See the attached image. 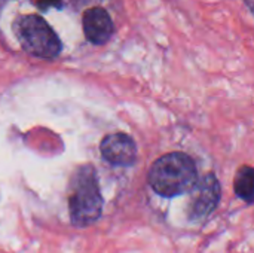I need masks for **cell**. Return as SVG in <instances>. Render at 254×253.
<instances>
[{
    "mask_svg": "<svg viewBox=\"0 0 254 253\" xmlns=\"http://www.w3.org/2000/svg\"><path fill=\"white\" fill-rule=\"evenodd\" d=\"M82 25L85 37L94 45L106 43L115 31V25L109 12L98 6H92L83 12Z\"/></svg>",
    "mask_w": 254,
    "mask_h": 253,
    "instance_id": "6",
    "label": "cell"
},
{
    "mask_svg": "<svg viewBox=\"0 0 254 253\" xmlns=\"http://www.w3.org/2000/svg\"><path fill=\"white\" fill-rule=\"evenodd\" d=\"M235 194L249 204H254V169L243 166L238 169L234 180Z\"/></svg>",
    "mask_w": 254,
    "mask_h": 253,
    "instance_id": "7",
    "label": "cell"
},
{
    "mask_svg": "<svg viewBox=\"0 0 254 253\" xmlns=\"http://www.w3.org/2000/svg\"><path fill=\"white\" fill-rule=\"evenodd\" d=\"M68 209L71 222L76 227H88L101 216L103 197L97 173L91 166L80 167L73 176Z\"/></svg>",
    "mask_w": 254,
    "mask_h": 253,
    "instance_id": "2",
    "label": "cell"
},
{
    "mask_svg": "<svg viewBox=\"0 0 254 253\" xmlns=\"http://www.w3.org/2000/svg\"><path fill=\"white\" fill-rule=\"evenodd\" d=\"M100 151L103 158L115 166H131L137 160V146L134 140L124 133L106 136Z\"/></svg>",
    "mask_w": 254,
    "mask_h": 253,
    "instance_id": "5",
    "label": "cell"
},
{
    "mask_svg": "<svg viewBox=\"0 0 254 253\" xmlns=\"http://www.w3.org/2000/svg\"><path fill=\"white\" fill-rule=\"evenodd\" d=\"M147 179L156 194L171 198L190 192L198 180V171L188 154L171 152L153 163Z\"/></svg>",
    "mask_w": 254,
    "mask_h": 253,
    "instance_id": "1",
    "label": "cell"
},
{
    "mask_svg": "<svg viewBox=\"0 0 254 253\" xmlns=\"http://www.w3.org/2000/svg\"><path fill=\"white\" fill-rule=\"evenodd\" d=\"M94 1H97V0H76L77 4H89V3H94Z\"/></svg>",
    "mask_w": 254,
    "mask_h": 253,
    "instance_id": "8",
    "label": "cell"
},
{
    "mask_svg": "<svg viewBox=\"0 0 254 253\" xmlns=\"http://www.w3.org/2000/svg\"><path fill=\"white\" fill-rule=\"evenodd\" d=\"M16 36L21 46L31 55L54 58L61 51V42L52 27L39 15L21 16L16 24Z\"/></svg>",
    "mask_w": 254,
    "mask_h": 253,
    "instance_id": "3",
    "label": "cell"
},
{
    "mask_svg": "<svg viewBox=\"0 0 254 253\" xmlns=\"http://www.w3.org/2000/svg\"><path fill=\"white\" fill-rule=\"evenodd\" d=\"M220 201V183L214 173L205 174L196 180L190 189V200L188 207V216L190 221H202L210 216Z\"/></svg>",
    "mask_w": 254,
    "mask_h": 253,
    "instance_id": "4",
    "label": "cell"
}]
</instances>
